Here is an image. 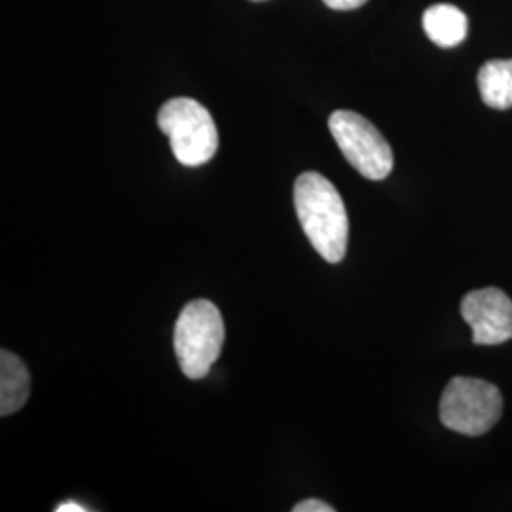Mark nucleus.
<instances>
[{"label": "nucleus", "mask_w": 512, "mask_h": 512, "mask_svg": "<svg viewBox=\"0 0 512 512\" xmlns=\"http://www.w3.org/2000/svg\"><path fill=\"white\" fill-rule=\"evenodd\" d=\"M294 209L311 247L330 264L348 251V211L340 192L327 177L306 171L294 183Z\"/></svg>", "instance_id": "nucleus-1"}, {"label": "nucleus", "mask_w": 512, "mask_h": 512, "mask_svg": "<svg viewBox=\"0 0 512 512\" xmlns=\"http://www.w3.org/2000/svg\"><path fill=\"white\" fill-rule=\"evenodd\" d=\"M224 346V321L209 300H192L184 306L173 332V348L186 378L202 380L219 361Z\"/></svg>", "instance_id": "nucleus-2"}, {"label": "nucleus", "mask_w": 512, "mask_h": 512, "mask_svg": "<svg viewBox=\"0 0 512 512\" xmlns=\"http://www.w3.org/2000/svg\"><path fill=\"white\" fill-rule=\"evenodd\" d=\"M158 128L169 137L179 164L200 167L213 160L219 148V131L211 112L190 97L167 101L158 112Z\"/></svg>", "instance_id": "nucleus-3"}, {"label": "nucleus", "mask_w": 512, "mask_h": 512, "mask_svg": "<svg viewBox=\"0 0 512 512\" xmlns=\"http://www.w3.org/2000/svg\"><path fill=\"white\" fill-rule=\"evenodd\" d=\"M503 414L501 391L478 378H452L440 397L439 416L444 427L480 437L488 433Z\"/></svg>", "instance_id": "nucleus-4"}, {"label": "nucleus", "mask_w": 512, "mask_h": 512, "mask_svg": "<svg viewBox=\"0 0 512 512\" xmlns=\"http://www.w3.org/2000/svg\"><path fill=\"white\" fill-rule=\"evenodd\" d=\"M329 129L351 167L370 181H384L393 169V150L384 135L365 116L351 110H336Z\"/></svg>", "instance_id": "nucleus-5"}, {"label": "nucleus", "mask_w": 512, "mask_h": 512, "mask_svg": "<svg viewBox=\"0 0 512 512\" xmlns=\"http://www.w3.org/2000/svg\"><path fill=\"white\" fill-rule=\"evenodd\" d=\"M461 317L473 330L476 346H499L512 340V300L501 289L488 287L465 294Z\"/></svg>", "instance_id": "nucleus-6"}, {"label": "nucleus", "mask_w": 512, "mask_h": 512, "mask_svg": "<svg viewBox=\"0 0 512 512\" xmlns=\"http://www.w3.org/2000/svg\"><path fill=\"white\" fill-rule=\"evenodd\" d=\"M31 395V374L16 353L0 351V416L21 410Z\"/></svg>", "instance_id": "nucleus-7"}, {"label": "nucleus", "mask_w": 512, "mask_h": 512, "mask_svg": "<svg viewBox=\"0 0 512 512\" xmlns=\"http://www.w3.org/2000/svg\"><path fill=\"white\" fill-rule=\"evenodd\" d=\"M423 31L440 48H456L465 38L469 21L463 10L454 4H435L423 14Z\"/></svg>", "instance_id": "nucleus-8"}, {"label": "nucleus", "mask_w": 512, "mask_h": 512, "mask_svg": "<svg viewBox=\"0 0 512 512\" xmlns=\"http://www.w3.org/2000/svg\"><path fill=\"white\" fill-rule=\"evenodd\" d=\"M478 90L482 101L495 110L512 107V59H492L486 61L478 76Z\"/></svg>", "instance_id": "nucleus-9"}, {"label": "nucleus", "mask_w": 512, "mask_h": 512, "mask_svg": "<svg viewBox=\"0 0 512 512\" xmlns=\"http://www.w3.org/2000/svg\"><path fill=\"white\" fill-rule=\"evenodd\" d=\"M294 512H334V507H330L329 503L321 501V499H306L300 501L293 507Z\"/></svg>", "instance_id": "nucleus-10"}, {"label": "nucleus", "mask_w": 512, "mask_h": 512, "mask_svg": "<svg viewBox=\"0 0 512 512\" xmlns=\"http://www.w3.org/2000/svg\"><path fill=\"white\" fill-rule=\"evenodd\" d=\"M323 2L329 6L330 10H338V12H348L366 4V0H323Z\"/></svg>", "instance_id": "nucleus-11"}, {"label": "nucleus", "mask_w": 512, "mask_h": 512, "mask_svg": "<svg viewBox=\"0 0 512 512\" xmlns=\"http://www.w3.org/2000/svg\"><path fill=\"white\" fill-rule=\"evenodd\" d=\"M57 512H88V509L84 505H78L74 501H67V503H61L57 509Z\"/></svg>", "instance_id": "nucleus-12"}, {"label": "nucleus", "mask_w": 512, "mask_h": 512, "mask_svg": "<svg viewBox=\"0 0 512 512\" xmlns=\"http://www.w3.org/2000/svg\"><path fill=\"white\" fill-rule=\"evenodd\" d=\"M253 2H264V0H253Z\"/></svg>", "instance_id": "nucleus-13"}]
</instances>
